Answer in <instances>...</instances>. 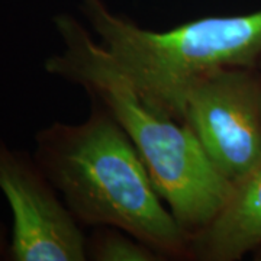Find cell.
<instances>
[{
	"instance_id": "cell-1",
	"label": "cell",
	"mask_w": 261,
	"mask_h": 261,
	"mask_svg": "<svg viewBox=\"0 0 261 261\" xmlns=\"http://www.w3.org/2000/svg\"><path fill=\"white\" fill-rule=\"evenodd\" d=\"M90 102L83 122H53L38 130L34 159L80 225L115 226L166 260H190V240L140 152L108 109Z\"/></svg>"
},
{
	"instance_id": "cell-2",
	"label": "cell",
	"mask_w": 261,
	"mask_h": 261,
	"mask_svg": "<svg viewBox=\"0 0 261 261\" xmlns=\"http://www.w3.org/2000/svg\"><path fill=\"white\" fill-rule=\"evenodd\" d=\"M54 27L64 48L45 60V71L80 86L108 109L192 240L221 211L232 185L212 167L185 123L161 116L141 99L108 49L74 16L58 15Z\"/></svg>"
},
{
	"instance_id": "cell-3",
	"label": "cell",
	"mask_w": 261,
	"mask_h": 261,
	"mask_svg": "<svg viewBox=\"0 0 261 261\" xmlns=\"http://www.w3.org/2000/svg\"><path fill=\"white\" fill-rule=\"evenodd\" d=\"M82 10L141 99L181 123L187 94L200 79L226 67H257L261 60V9L205 16L167 31L141 28L100 0H82Z\"/></svg>"
},
{
	"instance_id": "cell-4",
	"label": "cell",
	"mask_w": 261,
	"mask_h": 261,
	"mask_svg": "<svg viewBox=\"0 0 261 261\" xmlns=\"http://www.w3.org/2000/svg\"><path fill=\"white\" fill-rule=\"evenodd\" d=\"M183 123L212 167L231 185L261 164V71L226 67L190 89Z\"/></svg>"
},
{
	"instance_id": "cell-5",
	"label": "cell",
	"mask_w": 261,
	"mask_h": 261,
	"mask_svg": "<svg viewBox=\"0 0 261 261\" xmlns=\"http://www.w3.org/2000/svg\"><path fill=\"white\" fill-rule=\"evenodd\" d=\"M0 190L13 215L9 260H87V235L34 154L10 148L2 140Z\"/></svg>"
},
{
	"instance_id": "cell-6",
	"label": "cell",
	"mask_w": 261,
	"mask_h": 261,
	"mask_svg": "<svg viewBox=\"0 0 261 261\" xmlns=\"http://www.w3.org/2000/svg\"><path fill=\"white\" fill-rule=\"evenodd\" d=\"M189 245L196 261H238L261 248V164L233 183L221 211Z\"/></svg>"
},
{
	"instance_id": "cell-7",
	"label": "cell",
	"mask_w": 261,
	"mask_h": 261,
	"mask_svg": "<svg viewBox=\"0 0 261 261\" xmlns=\"http://www.w3.org/2000/svg\"><path fill=\"white\" fill-rule=\"evenodd\" d=\"M87 237L86 255L92 261H163L148 244L115 226H93Z\"/></svg>"
},
{
	"instance_id": "cell-8",
	"label": "cell",
	"mask_w": 261,
	"mask_h": 261,
	"mask_svg": "<svg viewBox=\"0 0 261 261\" xmlns=\"http://www.w3.org/2000/svg\"><path fill=\"white\" fill-rule=\"evenodd\" d=\"M257 67H258V70L261 71V60H260V63H258V65H257Z\"/></svg>"
}]
</instances>
